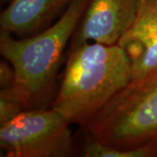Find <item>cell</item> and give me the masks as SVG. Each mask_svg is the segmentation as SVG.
Masks as SVG:
<instances>
[{
    "instance_id": "277c9868",
    "label": "cell",
    "mask_w": 157,
    "mask_h": 157,
    "mask_svg": "<svg viewBox=\"0 0 157 157\" xmlns=\"http://www.w3.org/2000/svg\"><path fill=\"white\" fill-rule=\"evenodd\" d=\"M70 123L53 107L25 110L0 125V147L6 157H71L78 144Z\"/></svg>"
},
{
    "instance_id": "52a82bcc",
    "label": "cell",
    "mask_w": 157,
    "mask_h": 157,
    "mask_svg": "<svg viewBox=\"0 0 157 157\" xmlns=\"http://www.w3.org/2000/svg\"><path fill=\"white\" fill-rule=\"evenodd\" d=\"M72 0H10L0 15L1 31L19 38L38 33L48 27Z\"/></svg>"
},
{
    "instance_id": "8fae6325",
    "label": "cell",
    "mask_w": 157,
    "mask_h": 157,
    "mask_svg": "<svg viewBox=\"0 0 157 157\" xmlns=\"http://www.w3.org/2000/svg\"><path fill=\"white\" fill-rule=\"evenodd\" d=\"M144 1H147V0H140V2H144Z\"/></svg>"
},
{
    "instance_id": "9c48e42d",
    "label": "cell",
    "mask_w": 157,
    "mask_h": 157,
    "mask_svg": "<svg viewBox=\"0 0 157 157\" xmlns=\"http://www.w3.org/2000/svg\"><path fill=\"white\" fill-rule=\"evenodd\" d=\"M25 107L10 87L0 91V125L8 122L18 113L25 111Z\"/></svg>"
},
{
    "instance_id": "8992f818",
    "label": "cell",
    "mask_w": 157,
    "mask_h": 157,
    "mask_svg": "<svg viewBox=\"0 0 157 157\" xmlns=\"http://www.w3.org/2000/svg\"><path fill=\"white\" fill-rule=\"evenodd\" d=\"M118 45L128 59L131 81L157 71V0L139 3L134 22Z\"/></svg>"
},
{
    "instance_id": "7c38bea8",
    "label": "cell",
    "mask_w": 157,
    "mask_h": 157,
    "mask_svg": "<svg viewBox=\"0 0 157 157\" xmlns=\"http://www.w3.org/2000/svg\"><path fill=\"white\" fill-rule=\"evenodd\" d=\"M6 1H8V0H2V2H6Z\"/></svg>"
},
{
    "instance_id": "ba28073f",
    "label": "cell",
    "mask_w": 157,
    "mask_h": 157,
    "mask_svg": "<svg viewBox=\"0 0 157 157\" xmlns=\"http://www.w3.org/2000/svg\"><path fill=\"white\" fill-rule=\"evenodd\" d=\"M84 140L78 146L79 155L85 157H155L157 156V143H149L145 146L119 149L104 145L91 137L85 131Z\"/></svg>"
},
{
    "instance_id": "30bf717a",
    "label": "cell",
    "mask_w": 157,
    "mask_h": 157,
    "mask_svg": "<svg viewBox=\"0 0 157 157\" xmlns=\"http://www.w3.org/2000/svg\"><path fill=\"white\" fill-rule=\"evenodd\" d=\"M15 72L11 63L5 59L0 64V86L1 88L10 87L14 83Z\"/></svg>"
},
{
    "instance_id": "6da1fadb",
    "label": "cell",
    "mask_w": 157,
    "mask_h": 157,
    "mask_svg": "<svg viewBox=\"0 0 157 157\" xmlns=\"http://www.w3.org/2000/svg\"><path fill=\"white\" fill-rule=\"evenodd\" d=\"M89 2L72 0L56 22L32 36L17 39L1 31L0 52L15 72L10 88L25 110L52 103L67 45Z\"/></svg>"
},
{
    "instance_id": "3957f363",
    "label": "cell",
    "mask_w": 157,
    "mask_h": 157,
    "mask_svg": "<svg viewBox=\"0 0 157 157\" xmlns=\"http://www.w3.org/2000/svg\"><path fill=\"white\" fill-rule=\"evenodd\" d=\"M81 128L113 148L157 143V71L130 81Z\"/></svg>"
},
{
    "instance_id": "7a4b0ae2",
    "label": "cell",
    "mask_w": 157,
    "mask_h": 157,
    "mask_svg": "<svg viewBox=\"0 0 157 157\" xmlns=\"http://www.w3.org/2000/svg\"><path fill=\"white\" fill-rule=\"evenodd\" d=\"M130 81V63L118 44L82 43L69 47L51 107L82 128Z\"/></svg>"
},
{
    "instance_id": "5b68a950",
    "label": "cell",
    "mask_w": 157,
    "mask_h": 157,
    "mask_svg": "<svg viewBox=\"0 0 157 157\" xmlns=\"http://www.w3.org/2000/svg\"><path fill=\"white\" fill-rule=\"evenodd\" d=\"M140 0H90L70 42L117 45L135 20Z\"/></svg>"
}]
</instances>
